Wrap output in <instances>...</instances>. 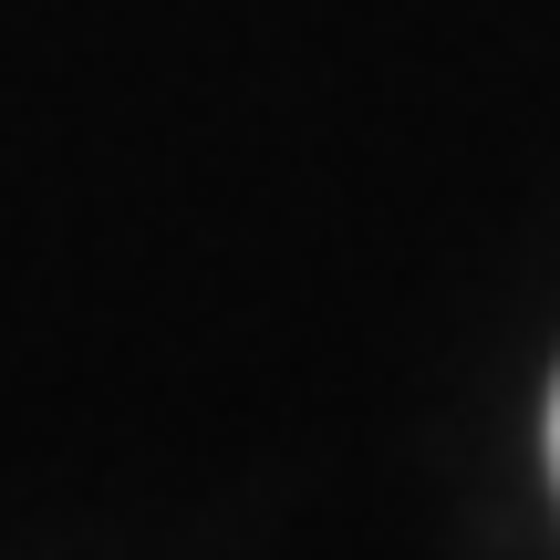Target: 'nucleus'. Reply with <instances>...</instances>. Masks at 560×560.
<instances>
[{"instance_id":"1","label":"nucleus","mask_w":560,"mask_h":560,"mask_svg":"<svg viewBox=\"0 0 560 560\" xmlns=\"http://www.w3.org/2000/svg\"><path fill=\"white\" fill-rule=\"evenodd\" d=\"M550 478H560V395H550Z\"/></svg>"}]
</instances>
